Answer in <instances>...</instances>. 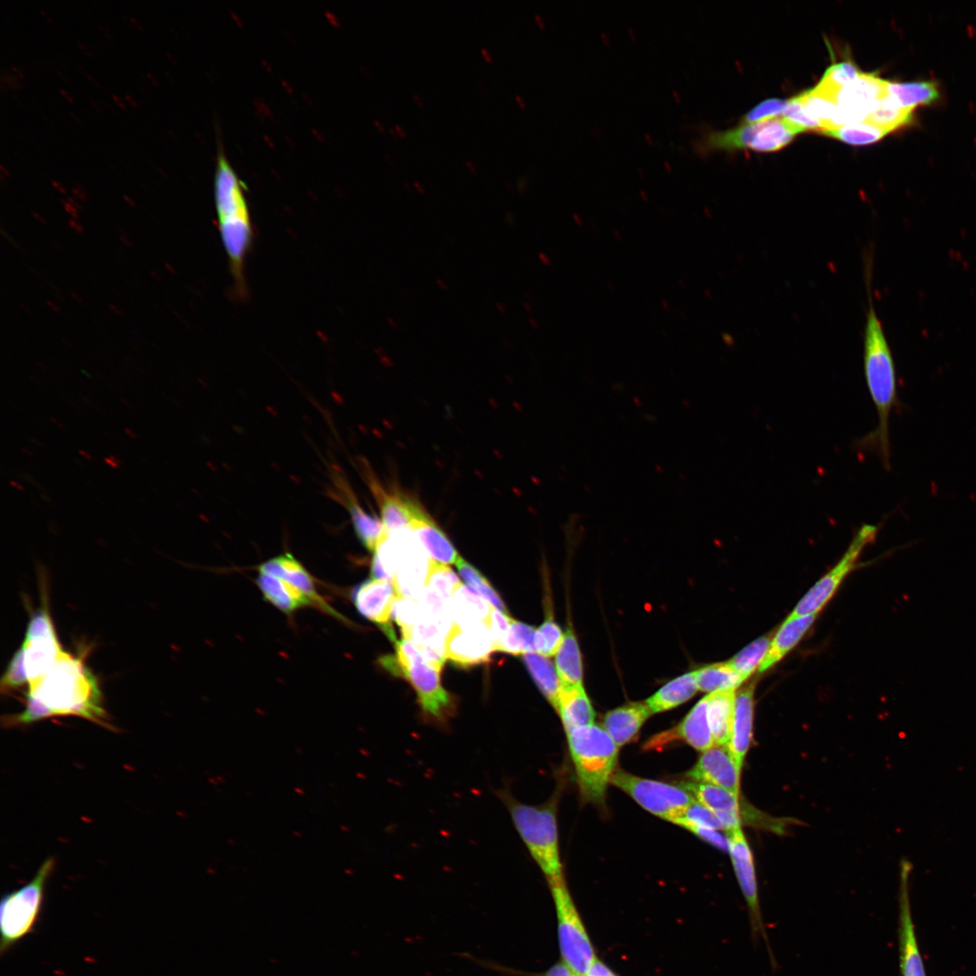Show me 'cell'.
Segmentation results:
<instances>
[{"instance_id":"cell-64","label":"cell","mask_w":976,"mask_h":976,"mask_svg":"<svg viewBox=\"0 0 976 976\" xmlns=\"http://www.w3.org/2000/svg\"><path fill=\"white\" fill-rule=\"evenodd\" d=\"M414 184H415V186H416V187H417V188H418V190H420L421 192H422V191L424 190V189H423V187H422V185H421L420 183H418V182H415V183H414Z\"/></svg>"},{"instance_id":"cell-34","label":"cell","mask_w":976,"mask_h":976,"mask_svg":"<svg viewBox=\"0 0 976 976\" xmlns=\"http://www.w3.org/2000/svg\"><path fill=\"white\" fill-rule=\"evenodd\" d=\"M798 96L804 112L820 123L819 132L849 124L835 99L823 94L815 87Z\"/></svg>"},{"instance_id":"cell-28","label":"cell","mask_w":976,"mask_h":976,"mask_svg":"<svg viewBox=\"0 0 976 976\" xmlns=\"http://www.w3.org/2000/svg\"><path fill=\"white\" fill-rule=\"evenodd\" d=\"M736 696V690H718L707 695L708 718L715 745L727 746L729 743Z\"/></svg>"},{"instance_id":"cell-37","label":"cell","mask_w":976,"mask_h":976,"mask_svg":"<svg viewBox=\"0 0 976 976\" xmlns=\"http://www.w3.org/2000/svg\"><path fill=\"white\" fill-rule=\"evenodd\" d=\"M698 690L712 693L718 690H736L745 680L727 662L700 668L694 671Z\"/></svg>"},{"instance_id":"cell-26","label":"cell","mask_w":976,"mask_h":976,"mask_svg":"<svg viewBox=\"0 0 976 976\" xmlns=\"http://www.w3.org/2000/svg\"><path fill=\"white\" fill-rule=\"evenodd\" d=\"M410 530L432 562L448 566L455 564L459 559L460 556L450 540L427 513L417 520Z\"/></svg>"},{"instance_id":"cell-22","label":"cell","mask_w":976,"mask_h":976,"mask_svg":"<svg viewBox=\"0 0 976 976\" xmlns=\"http://www.w3.org/2000/svg\"><path fill=\"white\" fill-rule=\"evenodd\" d=\"M652 715L647 705L633 702L605 713L603 727L618 747L635 740L641 727Z\"/></svg>"},{"instance_id":"cell-42","label":"cell","mask_w":976,"mask_h":976,"mask_svg":"<svg viewBox=\"0 0 976 976\" xmlns=\"http://www.w3.org/2000/svg\"><path fill=\"white\" fill-rule=\"evenodd\" d=\"M462 578L482 596H483L493 608L507 614V608L497 591L489 581L471 564L461 557L455 563Z\"/></svg>"},{"instance_id":"cell-13","label":"cell","mask_w":976,"mask_h":976,"mask_svg":"<svg viewBox=\"0 0 976 976\" xmlns=\"http://www.w3.org/2000/svg\"><path fill=\"white\" fill-rule=\"evenodd\" d=\"M358 465L361 476L378 503L384 533L410 529L417 520L427 513L411 498L399 492L386 490L366 461L361 459Z\"/></svg>"},{"instance_id":"cell-49","label":"cell","mask_w":976,"mask_h":976,"mask_svg":"<svg viewBox=\"0 0 976 976\" xmlns=\"http://www.w3.org/2000/svg\"><path fill=\"white\" fill-rule=\"evenodd\" d=\"M511 620L512 618L507 614L495 608L492 609L487 622V627L492 637L494 651L500 652L511 627Z\"/></svg>"},{"instance_id":"cell-20","label":"cell","mask_w":976,"mask_h":976,"mask_svg":"<svg viewBox=\"0 0 976 976\" xmlns=\"http://www.w3.org/2000/svg\"><path fill=\"white\" fill-rule=\"evenodd\" d=\"M741 768L727 746L714 745L702 752L690 769L688 780L707 783L739 794Z\"/></svg>"},{"instance_id":"cell-5","label":"cell","mask_w":976,"mask_h":976,"mask_svg":"<svg viewBox=\"0 0 976 976\" xmlns=\"http://www.w3.org/2000/svg\"><path fill=\"white\" fill-rule=\"evenodd\" d=\"M380 664L391 674L409 681L427 722L444 727L455 716L456 703L441 684V669L427 662L411 640L397 641L396 656L380 658Z\"/></svg>"},{"instance_id":"cell-16","label":"cell","mask_w":976,"mask_h":976,"mask_svg":"<svg viewBox=\"0 0 976 976\" xmlns=\"http://www.w3.org/2000/svg\"><path fill=\"white\" fill-rule=\"evenodd\" d=\"M492 637L484 623L459 625L452 623L445 643L446 658L461 668L488 662L493 652Z\"/></svg>"},{"instance_id":"cell-25","label":"cell","mask_w":976,"mask_h":976,"mask_svg":"<svg viewBox=\"0 0 976 976\" xmlns=\"http://www.w3.org/2000/svg\"><path fill=\"white\" fill-rule=\"evenodd\" d=\"M555 709L561 718L566 733L594 724L595 711L583 685L567 686L561 683Z\"/></svg>"},{"instance_id":"cell-38","label":"cell","mask_w":976,"mask_h":976,"mask_svg":"<svg viewBox=\"0 0 976 976\" xmlns=\"http://www.w3.org/2000/svg\"><path fill=\"white\" fill-rule=\"evenodd\" d=\"M913 111L899 108L886 95L863 122L868 123L888 134L911 123Z\"/></svg>"},{"instance_id":"cell-30","label":"cell","mask_w":976,"mask_h":976,"mask_svg":"<svg viewBox=\"0 0 976 976\" xmlns=\"http://www.w3.org/2000/svg\"><path fill=\"white\" fill-rule=\"evenodd\" d=\"M257 584L264 597L284 613L291 614L298 608L314 605L299 588L273 575L260 572Z\"/></svg>"},{"instance_id":"cell-23","label":"cell","mask_w":976,"mask_h":976,"mask_svg":"<svg viewBox=\"0 0 976 976\" xmlns=\"http://www.w3.org/2000/svg\"><path fill=\"white\" fill-rule=\"evenodd\" d=\"M754 686L742 689L736 696L732 732L727 745L737 764L742 768L753 737Z\"/></svg>"},{"instance_id":"cell-10","label":"cell","mask_w":976,"mask_h":976,"mask_svg":"<svg viewBox=\"0 0 976 976\" xmlns=\"http://www.w3.org/2000/svg\"><path fill=\"white\" fill-rule=\"evenodd\" d=\"M19 649L30 688L50 671L62 651L45 603L30 617Z\"/></svg>"},{"instance_id":"cell-58","label":"cell","mask_w":976,"mask_h":976,"mask_svg":"<svg viewBox=\"0 0 976 976\" xmlns=\"http://www.w3.org/2000/svg\"><path fill=\"white\" fill-rule=\"evenodd\" d=\"M10 484L20 491H23V486L16 481H11Z\"/></svg>"},{"instance_id":"cell-59","label":"cell","mask_w":976,"mask_h":976,"mask_svg":"<svg viewBox=\"0 0 976 976\" xmlns=\"http://www.w3.org/2000/svg\"><path fill=\"white\" fill-rule=\"evenodd\" d=\"M465 164L470 169L471 172H473V173L475 172L476 168H475V166H474V164H473L472 161L466 160Z\"/></svg>"},{"instance_id":"cell-41","label":"cell","mask_w":976,"mask_h":976,"mask_svg":"<svg viewBox=\"0 0 976 976\" xmlns=\"http://www.w3.org/2000/svg\"><path fill=\"white\" fill-rule=\"evenodd\" d=\"M861 71L851 61H841L831 65L815 87L823 94L835 99L838 91L855 80Z\"/></svg>"},{"instance_id":"cell-62","label":"cell","mask_w":976,"mask_h":976,"mask_svg":"<svg viewBox=\"0 0 976 976\" xmlns=\"http://www.w3.org/2000/svg\"><path fill=\"white\" fill-rule=\"evenodd\" d=\"M413 99H414L415 100H417L418 104V105H419L420 107H423V102H422V99H421L420 98H418V95L414 94V95H413Z\"/></svg>"},{"instance_id":"cell-36","label":"cell","mask_w":976,"mask_h":976,"mask_svg":"<svg viewBox=\"0 0 976 976\" xmlns=\"http://www.w3.org/2000/svg\"><path fill=\"white\" fill-rule=\"evenodd\" d=\"M522 661L541 693L556 709L561 689L556 667L548 657L536 652L522 654Z\"/></svg>"},{"instance_id":"cell-2","label":"cell","mask_w":976,"mask_h":976,"mask_svg":"<svg viewBox=\"0 0 976 976\" xmlns=\"http://www.w3.org/2000/svg\"><path fill=\"white\" fill-rule=\"evenodd\" d=\"M869 273H866L868 308L863 340V371L868 391L877 414V427L859 442L860 448L876 453L884 468L891 469L890 417L898 409L896 368L883 324L876 312L870 293Z\"/></svg>"},{"instance_id":"cell-31","label":"cell","mask_w":976,"mask_h":976,"mask_svg":"<svg viewBox=\"0 0 976 976\" xmlns=\"http://www.w3.org/2000/svg\"><path fill=\"white\" fill-rule=\"evenodd\" d=\"M887 97L899 108L913 111L917 106L931 105L940 98L934 81L890 82L887 80Z\"/></svg>"},{"instance_id":"cell-47","label":"cell","mask_w":976,"mask_h":976,"mask_svg":"<svg viewBox=\"0 0 976 976\" xmlns=\"http://www.w3.org/2000/svg\"><path fill=\"white\" fill-rule=\"evenodd\" d=\"M783 115L784 118L803 131L821 130L820 123L804 112L799 96L793 97L787 101Z\"/></svg>"},{"instance_id":"cell-17","label":"cell","mask_w":976,"mask_h":976,"mask_svg":"<svg viewBox=\"0 0 976 976\" xmlns=\"http://www.w3.org/2000/svg\"><path fill=\"white\" fill-rule=\"evenodd\" d=\"M676 741L684 742L699 752L715 745L709 724L707 696L699 700L678 725L652 737L643 748L645 751L662 750Z\"/></svg>"},{"instance_id":"cell-56","label":"cell","mask_w":976,"mask_h":976,"mask_svg":"<svg viewBox=\"0 0 976 976\" xmlns=\"http://www.w3.org/2000/svg\"><path fill=\"white\" fill-rule=\"evenodd\" d=\"M481 52H482V54L483 55V58H484V59H485V60H486L487 61H492V60H493V59H492L491 55H490V54L488 53V52H487V50H486V49H484V48H482V49H481Z\"/></svg>"},{"instance_id":"cell-1","label":"cell","mask_w":976,"mask_h":976,"mask_svg":"<svg viewBox=\"0 0 976 976\" xmlns=\"http://www.w3.org/2000/svg\"><path fill=\"white\" fill-rule=\"evenodd\" d=\"M76 716L110 728L95 675L80 656L63 650L50 671L28 688L24 709L6 717V727L52 717Z\"/></svg>"},{"instance_id":"cell-40","label":"cell","mask_w":976,"mask_h":976,"mask_svg":"<svg viewBox=\"0 0 976 976\" xmlns=\"http://www.w3.org/2000/svg\"><path fill=\"white\" fill-rule=\"evenodd\" d=\"M770 638L762 636L750 643L727 663L744 680L761 665L770 647Z\"/></svg>"},{"instance_id":"cell-57","label":"cell","mask_w":976,"mask_h":976,"mask_svg":"<svg viewBox=\"0 0 976 976\" xmlns=\"http://www.w3.org/2000/svg\"><path fill=\"white\" fill-rule=\"evenodd\" d=\"M395 127H396V131L398 133V136H399L401 137H404V136H407L405 130L401 127H399V125H396Z\"/></svg>"},{"instance_id":"cell-32","label":"cell","mask_w":976,"mask_h":976,"mask_svg":"<svg viewBox=\"0 0 976 976\" xmlns=\"http://www.w3.org/2000/svg\"><path fill=\"white\" fill-rule=\"evenodd\" d=\"M698 690L695 674L691 671L670 680L647 699L645 704L652 714L667 711L691 699Z\"/></svg>"},{"instance_id":"cell-9","label":"cell","mask_w":976,"mask_h":976,"mask_svg":"<svg viewBox=\"0 0 976 976\" xmlns=\"http://www.w3.org/2000/svg\"><path fill=\"white\" fill-rule=\"evenodd\" d=\"M610 784L630 795L653 815L674 822L695 800L683 787L633 775L616 769Z\"/></svg>"},{"instance_id":"cell-29","label":"cell","mask_w":976,"mask_h":976,"mask_svg":"<svg viewBox=\"0 0 976 976\" xmlns=\"http://www.w3.org/2000/svg\"><path fill=\"white\" fill-rule=\"evenodd\" d=\"M453 623L459 625L484 623L487 624L492 605L474 588L460 585L449 601Z\"/></svg>"},{"instance_id":"cell-12","label":"cell","mask_w":976,"mask_h":976,"mask_svg":"<svg viewBox=\"0 0 976 976\" xmlns=\"http://www.w3.org/2000/svg\"><path fill=\"white\" fill-rule=\"evenodd\" d=\"M727 832L729 839V854L732 859L735 874L741 892L748 909L749 922L754 940L762 938L768 946L771 961H774L769 947V941L763 920L758 886L753 855L749 844L742 831L741 826L734 828Z\"/></svg>"},{"instance_id":"cell-55","label":"cell","mask_w":976,"mask_h":976,"mask_svg":"<svg viewBox=\"0 0 976 976\" xmlns=\"http://www.w3.org/2000/svg\"><path fill=\"white\" fill-rule=\"evenodd\" d=\"M105 463L113 468H118L122 461L116 455H110L104 459Z\"/></svg>"},{"instance_id":"cell-8","label":"cell","mask_w":976,"mask_h":976,"mask_svg":"<svg viewBox=\"0 0 976 976\" xmlns=\"http://www.w3.org/2000/svg\"><path fill=\"white\" fill-rule=\"evenodd\" d=\"M553 897L559 949L563 962L577 976H586L596 958L594 948L564 879L549 882Z\"/></svg>"},{"instance_id":"cell-11","label":"cell","mask_w":976,"mask_h":976,"mask_svg":"<svg viewBox=\"0 0 976 976\" xmlns=\"http://www.w3.org/2000/svg\"><path fill=\"white\" fill-rule=\"evenodd\" d=\"M879 527V525L863 524L840 560L804 595L788 617L817 615L833 596L844 577L855 567L863 549L874 541Z\"/></svg>"},{"instance_id":"cell-39","label":"cell","mask_w":976,"mask_h":976,"mask_svg":"<svg viewBox=\"0 0 976 976\" xmlns=\"http://www.w3.org/2000/svg\"><path fill=\"white\" fill-rule=\"evenodd\" d=\"M821 133L855 145L873 144L887 135L883 130L866 122L851 123L839 127L824 129Z\"/></svg>"},{"instance_id":"cell-50","label":"cell","mask_w":976,"mask_h":976,"mask_svg":"<svg viewBox=\"0 0 976 976\" xmlns=\"http://www.w3.org/2000/svg\"><path fill=\"white\" fill-rule=\"evenodd\" d=\"M27 683L23 665L22 652L18 649L8 663L1 680V690H14Z\"/></svg>"},{"instance_id":"cell-46","label":"cell","mask_w":976,"mask_h":976,"mask_svg":"<svg viewBox=\"0 0 976 976\" xmlns=\"http://www.w3.org/2000/svg\"><path fill=\"white\" fill-rule=\"evenodd\" d=\"M686 821L718 831H725L718 815L698 801L694 800L673 823Z\"/></svg>"},{"instance_id":"cell-48","label":"cell","mask_w":976,"mask_h":976,"mask_svg":"<svg viewBox=\"0 0 976 976\" xmlns=\"http://www.w3.org/2000/svg\"><path fill=\"white\" fill-rule=\"evenodd\" d=\"M788 100L771 99L765 100L751 109L744 117L743 123L754 124L774 118L783 114Z\"/></svg>"},{"instance_id":"cell-19","label":"cell","mask_w":976,"mask_h":976,"mask_svg":"<svg viewBox=\"0 0 976 976\" xmlns=\"http://www.w3.org/2000/svg\"><path fill=\"white\" fill-rule=\"evenodd\" d=\"M887 80L876 73L860 72L851 83L841 88L835 101L849 124L863 122L879 100L887 95Z\"/></svg>"},{"instance_id":"cell-7","label":"cell","mask_w":976,"mask_h":976,"mask_svg":"<svg viewBox=\"0 0 976 976\" xmlns=\"http://www.w3.org/2000/svg\"><path fill=\"white\" fill-rule=\"evenodd\" d=\"M53 868L54 860L52 858L47 859L28 883L2 897L1 955L33 931L41 912L45 886Z\"/></svg>"},{"instance_id":"cell-18","label":"cell","mask_w":976,"mask_h":976,"mask_svg":"<svg viewBox=\"0 0 976 976\" xmlns=\"http://www.w3.org/2000/svg\"><path fill=\"white\" fill-rule=\"evenodd\" d=\"M398 594L391 581L368 579L353 588L355 607L361 615L376 624L395 643L396 635L390 624L392 605Z\"/></svg>"},{"instance_id":"cell-51","label":"cell","mask_w":976,"mask_h":976,"mask_svg":"<svg viewBox=\"0 0 976 976\" xmlns=\"http://www.w3.org/2000/svg\"><path fill=\"white\" fill-rule=\"evenodd\" d=\"M677 825H680V826L685 828L689 831L694 833L696 836L699 837L701 840H703L706 842L713 845L714 847H716V848H718V849H721V850H723L725 852L729 851V839H728V836H727V832L726 834H724V833L721 832L722 831H718V830H715V829H711V828H708V827H704V826H700V825H697V824H693V823H690V822H686V821H680V822L677 823Z\"/></svg>"},{"instance_id":"cell-60","label":"cell","mask_w":976,"mask_h":976,"mask_svg":"<svg viewBox=\"0 0 976 976\" xmlns=\"http://www.w3.org/2000/svg\"><path fill=\"white\" fill-rule=\"evenodd\" d=\"M79 453L87 459H92L93 457L86 451L80 449Z\"/></svg>"},{"instance_id":"cell-24","label":"cell","mask_w":976,"mask_h":976,"mask_svg":"<svg viewBox=\"0 0 976 976\" xmlns=\"http://www.w3.org/2000/svg\"><path fill=\"white\" fill-rule=\"evenodd\" d=\"M258 568L261 573L270 574L285 579L299 588L312 600L314 605L333 615H338L316 593L310 574L291 553L286 552L268 559L260 565Z\"/></svg>"},{"instance_id":"cell-45","label":"cell","mask_w":976,"mask_h":976,"mask_svg":"<svg viewBox=\"0 0 976 976\" xmlns=\"http://www.w3.org/2000/svg\"><path fill=\"white\" fill-rule=\"evenodd\" d=\"M422 615L418 600L399 596L396 597L391 616L401 628L403 638H408L412 628L421 620Z\"/></svg>"},{"instance_id":"cell-6","label":"cell","mask_w":976,"mask_h":976,"mask_svg":"<svg viewBox=\"0 0 976 976\" xmlns=\"http://www.w3.org/2000/svg\"><path fill=\"white\" fill-rule=\"evenodd\" d=\"M214 194L226 253L233 258L242 257L251 245L252 226L241 183L222 155L218 157Z\"/></svg>"},{"instance_id":"cell-43","label":"cell","mask_w":976,"mask_h":976,"mask_svg":"<svg viewBox=\"0 0 976 976\" xmlns=\"http://www.w3.org/2000/svg\"><path fill=\"white\" fill-rule=\"evenodd\" d=\"M460 585L459 578L448 566L431 561L426 587L449 601Z\"/></svg>"},{"instance_id":"cell-63","label":"cell","mask_w":976,"mask_h":976,"mask_svg":"<svg viewBox=\"0 0 976 976\" xmlns=\"http://www.w3.org/2000/svg\"><path fill=\"white\" fill-rule=\"evenodd\" d=\"M516 100L518 101V103L521 105V108H524L522 99H521V98H520V96H516Z\"/></svg>"},{"instance_id":"cell-53","label":"cell","mask_w":976,"mask_h":976,"mask_svg":"<svg viewBox=\"0 0 976 976\" xmlns=\"http://www.w3.org/2000/svg\"><path fill=\"white\" fill-rule=\"evenodd\" d=\"M586 976H616L603 962L596 958Z\"/></svg>"},{"instance_id":"cell-15","label":"cell","mask_w":976,"mask_h":976,"mask_svg":"<svg viewBox=\"0 0 976 976\" xmlns=\"http://www.w3.org/2000/svg\"><path fill=\"white\" fill-rule=\"evenodd\" d=\"M913 869L907 859L901 860L899 880L898 943L902 976H926L912 916L909 877Z\"/></svg>"},{"instance_id":"cell-44","label":"cell","mask_w":976,"mask_h":976,"mask_svg":"<svg viewBox=\"0 0 976 976\" xmlns=\"http://www.w3.org/2000/svg\"><path fill=\"white\" fill-rule=\"evenodd\" d=\"M563 637L564 633L561 631V628L553 620L551 614H549L542 624L536 629V652L545 657H550L556 654L562 643Z\"/></svg>"},{"instance_id":"cell-3","label":"cell","mask_w":976,"mask_h":976,"mask_svg":"<svg viewBox=\"0 0 976 976\" xmlns=\"http://www.w3.org/2000/svg\"><path fill=\"white\" fill-rule=\"evenodd\" d=\"M566 734L581 799L599 807L605 805L619 747L605 728L596 724Z\"/></svg>"},{"instance_id":"cell-27","label":"cell","mask_w":976,"mask_h":976,"mask_svg":"<svg viewBox=\"0 0 976 976\" xmlns=\"http://www.w3.org/2000/svg\"><path fill=\"white\" fill-rule=\"evenodd\" d=\"M815 617L816 615L787 617L774 636L758 671L764 672L781 661L803 637Z\"/></svg>"},{"instance_id":"cell-35","label":"cell","mask_w":976,"mask_h":976,"mask_svg":"<svg viewBox=\"0 0 976 976\" xmlns=\"http://www.w3.org/2000/svg\"><path fill=\"white\" fill-rule=\"evenodd\" d=\"M555 667L560 681L567 686L582 685L583 666L575 633L568 628L556 653Z\"/></svg>"},{"instance_id":"cell-14","label":"cell","mask_w":976,"mask_h":976,"mask_svg":"<svg viewBox=\"0 0 976 976\" xmlns=\"http://www.w3.org/2000/svg\"><path fill=\"white\" fill-rule=\"evenodd\" d=\"M329 472L331 485L327 490L328 495L345 508L359 540L366 549L374 552L384 534L381 521L361 507L348 480L337 466L333 465Z\"/></svg>"},{"instance_id":"cell-21","label":"cell","mask_w":976,"mask_h":976,"mask_svg":"<svg viewBox=\"0 0 976 976\" xmlns=\"http://www.w3.org/2000/svg\"><path fill=\"white\" fill-rule=\"evenodd\" d=\"M696 801L713 811L715 813L730 812L740 817L742 823L765 826L767 815L755 809L748 803L742 804L739 794L725 788L700 782L685 781L680 783Z\"/></svg>"},{"instance_id":"cell-4","label":"cell","mask_w":976,"mask_h":976,"mask_svg":"<svg viewBox=\"0 0 976 976\" xmlns=\"http://www.w3.org/2000/svg\"><path fill=\"white\" fill-rule=\"evenodd\" d=\"M498 796L506 806L514 827L548 883L564 879L557 824V800L531 805L518 801L502 789Z\"/></svg>"},{"instance_id":"cell-33","label":"cell","mask_w":976,"mask_h":976,"mask_svg":"<svg viewBox=\"0 0 976 976\" xmlns=\"http://www.w3.org/2000/svg\"><path fill=\"white\" fill-rule=\"evenodd\" d=\"M803 130L784 117L760 122L750 148L756 152H775L790 144Z\"/></svg>"},{"instance_id":"cell-52","label":"cell","mask_w":976,"mask_h":976,"mask_svg":"<svg viewBox=\"0 0 976 976\" xmlns=\"http://www.w3.org/2000/svg\"><path fill=\"white\" fill-rule=\"evenodd\" d=\"M511 625L515 631L518 640L522 648L523 654L527 652H536L535 650V633L536 629L522 622L511 620Z\"/></svg>"},{"instance_id":"cell-54","label":"cell","mask_w":976,"mask_h":976,"mask_svg":"<svg viewBox=\"0 0 976 976\" xmlns=\"http://www.w3.org/2000/svg\"><path fill=\"white\" fill-rule=\"evenodd\" d=\"M544 976H577L564 962L553 965Z\"/></svg>"},{"instance_id":"cell-61","label":"cell","mask_w":976,"mask_h":976,"mask_svg":"<svg viewBox=\"0 0 976 976\" xmlns=\"http://www.w3.org/2000/svg\"><path fill=\"white\" fill-rule=\"evenodd\" d=\"M125 432L133 438H136L137 436V435L133 430L127 427L125 428Z\"/></svg>"}]
</instances>
